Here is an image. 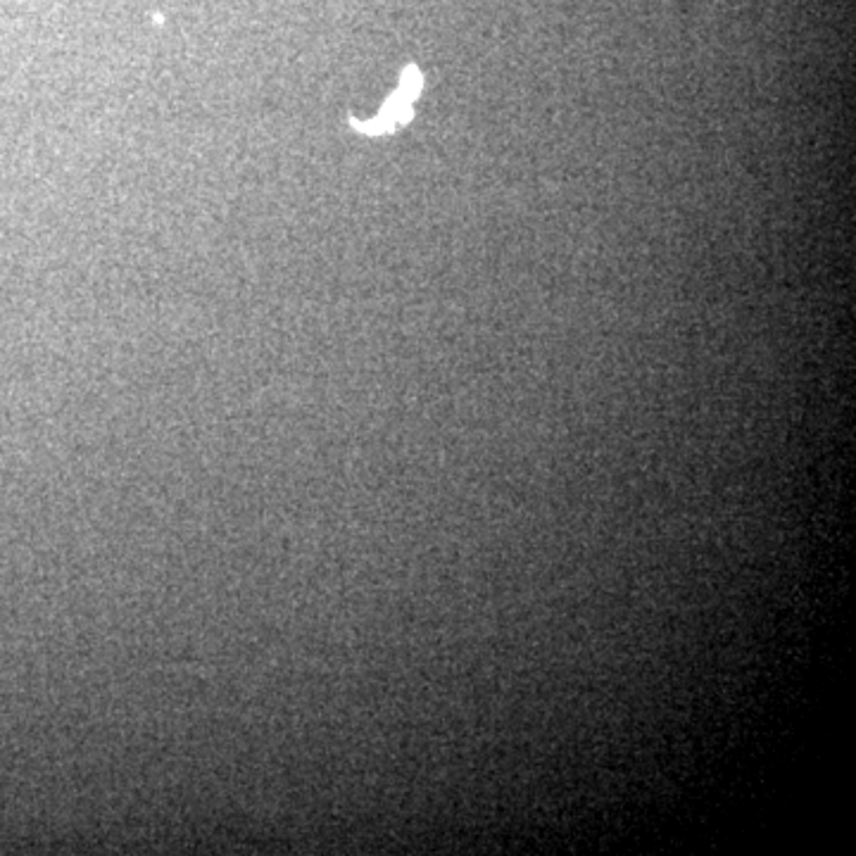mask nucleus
<instances>
[{
	"instance_id": "f257e3e1",
	"label": "nucleus",
	"mask_w": 856,
	"mask_h": 856,
	"mask_svg": "<svg viewBox=\"0 0 856 856\" xmlns=\"http://www.w3.org/2000/svg\"><path fill=\"white\" fill-rule=\"evenodd\" d=\"M421 86H423V77L421 72L416 70L414 65H409L407 70L402 72V79H400V93L409 100H416V96L421 93Z\"/></svg>"
}]
</instances>
